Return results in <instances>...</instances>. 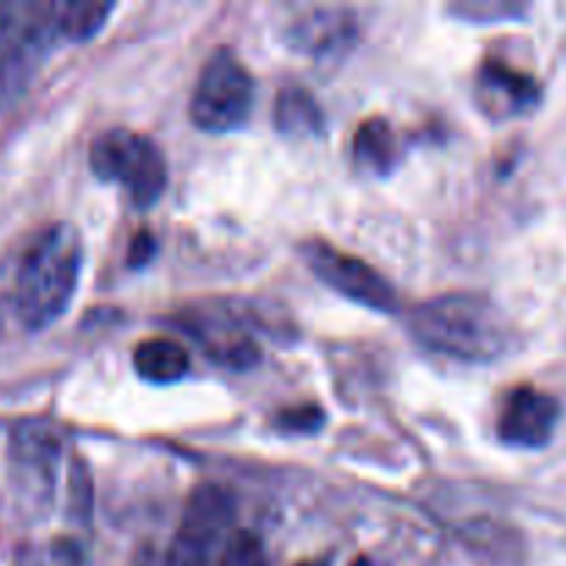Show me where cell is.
I'll return each mask as SVG.
<instances>
[{"instance_id": "1", "label": "cell", "mask_w": 566, "mask_h": 566, "mask_svg": "<svg viewBox=\"0 0 566 566\" xmlns=\"http://www.w3.org/2000/svg\"><path fill=\"white\" fill-rule=\"evenodd\" d=\"M409 332L420 346L462 363H492L509 348V324L484 293L453 291L418 304Z\"/></svg>"}, {"instance_id": "2", "label": "cell", "mask_w": 566, "mask_h": 566, "mask_svg": "<svg viewBox=\"0 0 566 566\" xmlns=\"http://www.w3.org/2000/svg\"><path fill=\"white\" fill-rule=\"evenodd\" d=\"M83 269V243L75 227L50 224L28 247L17 271L14 310L25 329L42 332L70 310Z\"/></svg>"}, {"instance_id": "3", "label": "cell", "mask_w": 566, "mask_h": 566, "mask_svg": "<svg viewBox=\"0 0 566 566\" xmlns=\"http://www.w3.org/2000/svg\"><path fill=\"white\" fill-rule=\"evenodd\" d=\"M88 166L99 180L125 188L136 208H153L166 191L169 169L158 144L149 136L125 127H111L94 136Z\"/></svg>"}, {"instance_id": "4", "label": "cell", "mask_w": 566, "mask_h": 566, "mask_svg": "<svg viewBox=\"0 0 566 566\" xmlns=\"http://www.w3.org/2000/svg\"><path fill=\"white\" fill-rule=\"evenodd\" d=\"M235 497L219 484H202L188 495L180 528L166 553V566H219L238 531Z\"/></svg>"}, {"instance_id": "5", "label": "cell", "mask_w": 566, "mask_h": 566, "mask_svg": "<svg viewBox=\"0 0 566 566\" xmlns=\"http://www.w3.org/2000/svg\"><path fill=\"white\" fill-rule=\"evenodd\" d=\"M254 81L232 50L221 48L205 61L191 94L193 125L208 133H230L252 114Z\"/></svg>"}, {"instance_id": "6", "label": "cell", "mask_w": 566, "mask_h": 566, "mask_svg": "<svg viewBox=\"0 0 566 566\" xmlns=\"http://www.w3.org/2000/svg\"><path fill=\"white\" fill-rule=\"evenodd\" d=\"M61 457H64V440L50 420L28 418L11 429L9 473L22 509L44 512L50 506Z\"/></svg>"}, {"instance_id": "7", "label": "cell", "mask_w": 566, "mask_h": 566, "mask_svg": "<svg viewBox=\"0 0 566 566\" xmlns=\"http://www.w3.org/2000/svg\"><path fill=\"white\" fill-rule=\"evenodd\" d=\"M304 260L313 274L340 296L368 310H379V313H392L398 307V293L392 282L357 254L343 252L335 243L313 241L304 247Z\"/></svg>"}, {"instance_id": "8", "label": "cell", "mask_w": 566, "mask_h": 566, "mask_svg": "<svg viewBox=\"0 0 566 566\" xmlns=\"http://www.w3.org/2000/svg\"><path fill=\"white\" fill-rule=\"evenodd\" d=\"M53 36H59L53 3H36V0L0 3V94L20 83L28 66L36 61L42 44Z\"/></svg>"}, {"instance_id": "9", "label": "cell", "mask_w": 566, "mask_h": 566, "mask_svg": "<svg viewBox=\"0 0 566 566\" xmlns=\"http://www.w3.org/2000/svg\"><path fill=\"white\" fill-rule=\"evenodd\" d=\"M558 418H562V407L551 392L520 385L503 401L501 415H497V434L509 446L539 448L553 437Z\"/></svg>"}, {"instance_id": "10", "label": "cell", "mask_w": 566, "mask_h": 566, "mask_svg": "<svg viewBox=\"0 0 566 566\" xmlns=\"http://www.w3.org/2000/svg\"><path fill=\"white\" fill-rule=\"evenodd\" d=\"M352 11L343 9H313L298 17L291 28V44L307 55H332L337 50H346L354 39Z\"/></svg>"}, {"instance_id": "11", "label": "cell", "mask_w": 566, "mask_h": 566, "mask_svg": "<svg viewBox=\"0 0 566 566\" xmlns=\"http://www.w3.org/2000/svg\"><path fill=\"white\" fill-rule=\"evenodd\" d=\"M479 88L486 108L503 111V114L528 111L539 99V83L534 77L495 59L481 64Z\"/></svg>"}, {"instance_id": "12", "label": "cell", "mask_w": 566, "mask_h": 566, "mask_svg": "<svg viewBox=\"0 0 566 566\" xmlns=\"http://www.w3.org/2000/svg\"><path fill=\"white\" fill-rule=\"evenodd\" d=\"M133 368L144 381L153 385H175L191 368L188 352L171 337H147L133 352Z\"/></svg>"}, {"instance_id": "13", "label": "cell", "mask_w": 566, "mask_h": 566, "mask_svg": "<svg viewBox=\"0 0 566 566\" xmlns=\"http://www.w3.org/2000/svg\"><path fill=\"white\" fill-rule=\"evenodd\" d=\"M274 122L282 136H321V130H324V111H321L318 99L307 88L287 86L276 94Z\"/></svg>"}, {"instance_id": "14", "label": "cell", "mask_w": 566, "mask_h": 566, "mask_svg": "<svg viewBox=\"0 0 566 566\" xmlns=\"http://www.w3.org/2000/svg\"><path fill=\"white\" fill-rule=\"evenodd\" d=\"M354 158L376 175H387L396 166V133L381 116H370L354 133Z\"/></svg>"}, {"instance_id": "15", "label": "cell", "mask_w": 566, "mask_h": 566, "mask_svg": "<svg viewBox=\"0 0 566 566\" xmlns=\"http://www.w3.org/2000/svg\"><path fill=\"white\" fill-rule=\"evenodd\" d=\"M205 348L216 363L232 370H247L258 365L260 348L247 332L230 329V326H208L205 329Z\"/></svg>"}, {"instance_id": "16", "label": "cell", "mask_w": 566, "mask_h": 566, "mask_svg": "<svg viewBox=\"0 0 566 566\" xmlns=\"http://www.w3.org/2000/svg\"><path fill=\"white\" fill-rule=\"evenodd\" d=\"M11 566H88V556L75 536H50L22 545Z\"/></svg>"}, {"instance_id": "17", "label": "cell", "mask_w": 566, "mask_h": 566, "mask_svg": "<svg viewBox=\"0 0 566 566\" xmlns=\"http://www.w3.org/2000/svg\"><path fill=\"white\" fill-rule=\"evenodd\" d=\"M111 3H53L55 33L72 42L92 39L111 17Z\"/></svg>"}, {"instance_id": "18", "label": "cell", "mask_w": 566, "mask_h": 566, "mask_svg": "<svg viewBox=\"0 0 566 566\" xmlns=\"http://www.w3.org/2000/svg\"><path fill=\"white\" fill-rule=\"evenodd\" d=\"M219 566H269L263 542H260L254 534L238 531V534L232 536L230 545H227Z\"/></svg>"}, {"instance_id": "19", "label": "cell", "mask_w": 566, "mask_h": 566, "mask_svg": "<svg viewBox=\"0 0 566 566\" xmlns=\"http://www.w3.org/2000/svg\"><path fill=\"white\" fill-rule=\"evenodd\" d=\"M280 426L287 431H315L324 426V412L318 407H298V409H285L280 415Z\"/></svg>"}, {"instance_id": "20", "label": "cell", "mask_w": 566, "mask_h": 566, "mask_svg": "<svg viewBox=\"0 0 566 566\" xmlns=\"http://www.w3.org/2000/svg\"><path fill=\"white\" fill-rule=\"evenodd\" d=\"M153 252H155V238L149 235V232H138L136 238H133V243H130V254H127V260H130V265H144L147 263L149 258H153Z\"/></svg>"}, {"instance_id": "21", "label": "cell", "mask_w": 566, "mask_h": 566, "mask_svg": "<svg viewBox=\"0 0 566 566\" xmlns=\"http://www.w3.org/2000/svg\"><path fill=\"white\" fill-rule=\"evenodd\" d=\"M133 566H166V558L155 551H144Z\"/></svg>"}, {"instance_id": "22", "label": "cell", "mask_w": 566, "mask_h": 566, "mask_svg": "<svg viewBox=\"0 0 566 566\" xmlns=\"http://www.w3.org/2000/svg\"><path fill=\"white\" fill-rule=\"evenodd\" d=\"M298 566H326V562H304V564H298Z\"/></svg>"}]
</instances>
